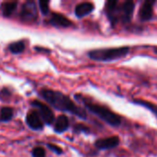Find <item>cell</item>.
<instances>
[{
    "instance_id": "6da1fadb",
    "label": "cell",
    "mask_w": 157,
    "mask_h": 157,
    "mask_svg": "<svg viewBox=\"0 0 157 157\" xmlns=\"http://www.w3.org/2000/svg\"><path fill=\"white\" fill-rule=\"evenodd\" d=\"M40 96L52 107L58 110L69 112L83 120H86L87 117L86 112L84 109L77 106L68 96L64 95L62 92L42 88L40 91Z\"/></svg>"
},
{
    "instance_id": "7a4b0ae2",
    "label": "cell",
    "mask_w": 157,
    "mask_h": 157,
    "mask_svg": "<svg viewBox=\"0 0 157 157\" xmlns=\"http://www.w3.org/2000/svg\"><path fill=\"white\" fill-rule=\"evenodd\" d=\"M75 98L78 101L82 102L87 110H89L91 113H93L94 115H96L97 117H98L99 119H101L102 121H104L110 126L118 127L119 125H121V117L115 112L111 111L107 107L99 105V104H96L86 99V98H84V96H81V95H75Z\"/></svg>"
},
{
    "instance_id": "3957f363",
    "label": "cell",
    "mask_w": 157,
    "mask_h": 157,
    "mask_svg": "<svg viewBox=\"0 0 157 157\" xmlns=\"http://www.w3.org/2000/svg\"><path fill=\"white\" fill-rule=\"evenodd\" d=\"M130 52V47L122 46L117 48H105L90 51L87 55L90 59L99 62H109L121 59Z\"/></svg>"
},
{
    "instance_id": "277c9868",
    "label": "cell",
    "mask_w": 157,
    "mask_h": 157,
    "mask_svg": "<svg viewBox=\"0 0 157 157\" xmlns=\"http://www.w3.org/2000/svg\"><path fill=\"white\" fill-rule=\"evenodd\" d=\"M19 17L23 22H27V23L35 22L38 19V8L36 6V2L33 0L26 1L22 5Z\"/></svg>"
},
{
    "instance_id": "5b68a950",
    "label": "cell",
    "mask_w": 157,
    "mask_h": 157,
    "mask_svg": "<svg viewBox=\"0 0 157 157\" xmlns=\"http://www.w3.org/2000/svg\"><path fill=\"white\" fill-rule=\"evenodd\" d=\"M30 105L32 107H34L38 113L40 114L41 120L43 121L44 123L51 125L53 123L55 118H54V113L52 112V110L49 108V106H47L46 104L39 101V100H33L31 101Z\"/></svg>"
},
{
    "instance_id": "8992f818",
    "label": "cell",
    "mask_w": 157,
    "mask_h": 157,
    "mask_svg": "<svg viewBox=\"0 0 157 157\" xmlns=\"http://www.w3.org/2000/svg\"><path fill=\"white\" fill-rule=\"evenodd\" d=\"M105 9H106L107 16L112 25H115L121 20L120 19V2L115 1V0L108 1L106 4Z\"/></svg>"
},
{
    "instance_id": "52a82bcc",
    "label": "cell",
    "mask_w": 157,
    "mask_h": 157,
    "mask_svg": "<svg viewBox=\"0 0 157 157\" xmlns=\"http://www.w3.org/2000/svg\"><path fill=\"white\" fill-rule=\"evenodd\" d=\"M134 11V3L132 1H124L120 3V19L123 23L131 21Z\"/></svg>"
},
{
    "instance_id": "ba28073f",
    "label": "cell",
    "mask_w": 157,
    "mask_h": 157,
    "mask_svg": "<svg viewBox=\"0 0 157 157\" xmlns=\"http://www.w3.org/2000/svg\"><path fill=\"white\" fill-rule=\"evenodd\" d=\"M26 122L28 126L33 131H41L43 129V121L37 110H30L26 116Z\"/></svg>"
},
{
    "instance_id": "9c48e42d",
    "label": "cell",
    "mask_w": 157,
    "mask_h": 157,
    "mask_svg": "<svg viewBox=\"0 0 157 157\" xmlns=\"http://www.w3.org/2000/svg\"><path fill=\"white\" fill-rule=\"evenodd\" d=\"M120 144V138L118 136H111L108 138L98 139L95 142V146L98 150H109L117 147Z\"/></svg>"
},
{
    "instance_id": "30bf717a",
    "label": "cell",
    "mask_w": 157,
    "mask_h": 157,
    "mask_svg": "<svg viewBox=\"0 0 157 157\" xmlns=\"http://www.w3.org/2000/svg\"><path fill=\"white\" fill-rule=\"evenodd\" d=\"M49 24L56 28H69L73 25L72 21L60 13H52L49 19Z\"/></svg>"
},
{
    "instance_id": "8fae6325",
    "label": "cell",
    "mask_w": 157,
    "mask_h": 157,
    "mask_svg": "<svg viewBox=\"0 0 157 157\" xmlns=\"http://www.w3.org/2000/svg\"><path fill=\"white\" fill-rule=\"evenodd\" d=\"M154 1H145L139 11V17L142 21H148L154 16Z\"/></svg>"
},
{
    "instance_id": "7c38bea8",
    "label": "cell",
    "mask_w": 157,
    "mask_h": 157,
    "mask_svg": "<svg viewBox=\"0 0 157 157\" xmlns=\"http://www.w3.org/2000/svg\"><path fill=\"white\" fill-rule=\"evenodd\" d=\"M95 8V6L91 2H83L78 4L75 8V14L77 17L81 18L90 14Z\"/></svg>"
},
{
    "instance_id": "4fadbf2b",
    "label": "cell",
    "mask_w": 157,
    "mask_h": 157,
    "mask_svg": "<svg viewBox=\"0 0 157 157\" xmlns=\"http://www.w3.org/2000/svg\"><path fill=\"white\" fill-rule=\"evenodd\" d=\"M69 120L65 115H60L54 122V132L57 133H63L69 128Z\"/></svg>"
},
{
    "instance_id": "5bb4252c",
    "label": "cell",
    "mask_w": 157,
    "mask_h": 157,
    "mask_svg": "<svg viewBox=\"0 0 157 157\" xmlns=\"http://www.w3.org/2000/svg\"><path fill=\"white\" fill-rule=\"evenodd\" d=\"M132 102L136 105H139V106H142V107L148 109L157 118V105L154 104L153 102H150V101H147L144 99H140V98H135L132 100Z\"/></svg>"
},
{
    "instance_id": "9a60e30c",
    "label": "cell",
    "mask_w": 157,
    "mask_h": 157,
    "mask_svg": "<svg viewBox=\"0 0 157 157\" xmlns=\"http://www.w3.org/2000/svg\"><path fill=\"white\" fill-rule=\"evenodd\" d=\"M17 6V1L4 2L1 6V9H2V13L4 17H10L12 13L14 12V10L16 9Z\"/></svg>"
},
{
    "instance_id": "2e32d148",
    "label": "cell",
    "mask_w": 157,
    "mask_h": 157,
    "mask_svg": "<svg viewBox=\"0 0 157 157\" xmlns=\"http://www.w3.org/2000/svg\"><path fill=\"white\" fill-rule=\"evenodd\" d=\"M25 49H26V44H25L24 40L14 41L8 45V50L14 54H19V53L23 52L25 51Z\"/></svg>"
},
{
    "instance_id": "e0dca14e",
    "label": "cell",
    "mask_w": 157,
    "mask_h": 157,
    "mask_svg": "<svg viewBox=\"0 0 157 157\" xmlns=\"http://www.w3.org/2000/svg\"><path fill=\"white\" fill-rule=\"evenodd\" d=\"M14 114V110L10 107H3L0 109V121L6 122L12 120Z\"/></svg>"
},
{
    "instance_id": "ac0fdd59",
    "label": "cell",
    "mask_w": 157,
    "mask_h": 157,
    "mask_svg": "<svg viewBox=\"0 0 157 157\" xmlns=\"http://www.w3.org/2000/svg\"><path fill=\"white\" fill-rule=\"evenodd\" d=\"M39 6L40 9V12L43 15H48L50 13V7H49V1H39Z\"/></svg>"
},
{
    "instance_id": "d6986e66",
    "label": "cell",
    "mask_w": 157,
    "mask_h": 157,
    "mask_svg": "<svg viewBox=\"0 0 157 157\" xmlns=\"http://www.w3.org/2000/svg\"><path fill=\"white\" fill-rule=\"evenodd\" d=\"M31 155L32 157H46V153H45L44 148L38 146V147L33 148L31 152Z\"/></svg>"
},
{
    "instance_id": "ffe728a7",
    "label": "cell",
    "mask_w": 157,
    "mask_h": 157,
    "mask_svg": "<svg viewBox=\"0 0 157 157\" xmlns=\"http://www.w3.org/2000/svg\"><path fill=\"white\" fill-rule=\"evenodd\" d=\"M74 131L75 132H85V133H89L90 132L89 128L84 124H76L74 128Z\"/></svg>"
},
{
    "instance_id": "44dd1931",
    "label": "cell",
    "mask_w": 157,
    "mask_h": 157,
    "mask_svg": "<svg viewBox=\"0 0 157 157\" xmlns=\"http://www.w3.org/2000/svg\"><path fill=\"white\" fill-rule=\"evenodd\" d=\"M47 147L51 151H52L53 153H55L56 155H62L63 153V149L61 147H59L58 145H55L53 144H47Z\"/></svg>"
}]
</instances>
